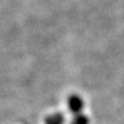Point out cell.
<instances>
[{"mask_svg": "<svg viewBox=\"0 0 124 124\" xmlns=\"http://www.w3.org/2000/svg\"><path fill=\"white\" fill-rule=\"evenodd\" d=\"M69 109L73 112L74 114H79L81 111L84 108V101L78 95H72L68 99Z\"/></svg>", "mask_w": 124, "mask_h": 124, "instance_id": "cell-1", "label": "cell"}, {"mask_svg": "<svg viewBox=\"0 0 124 124\" xmlns=\"http://www.w3.org/2000/svg\"><path fill=\"white\" fill-rule=\"evenodd\" d=\"M63 122H64L63 116L60 113L52 114V116H48L46 119V124H63Z\"/></svg>", "mask_w": 124, "mask_h": 124, "instance_id": "cell-2", "label": "cell"}, {"mask_svg": "<svg viewBox=\"0 0 124 124\" xmlns=\"http://www.w3.org/2000/svg\"><path fill=\"white\" fill-rule=\"evenodd\" d=\"M71 124H89V120L85 114L79 113L75 116V118L72 120Z\"/></svg>", "mask_w": 124, "mask_h": 124, "instance_id": "cell-3", "label": "cell"}]
</instances>
